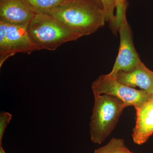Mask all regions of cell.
I'll use <instances>...</instances> for the list:
<instances>
[{
  "mask_svg": "<svg viewBox=\"0 0 153 153\" xmlns=\"http://www.w3.org/2000/svg\"><path fill=\"white\" fill-rule=\"evenodd\" d=\"M28 26L11 25L0 21V67L16 53L30 54L39 50L29 37Z\"/></svg>",
  "mask_w": 153,
  "mask_h": 153,
  "instance_id": "4",
  "label": "cell"
},
{
  "mask_svg": "<svg viewBox=\"0 0 153 153\" xmlns=\"http://www.w3.org/2000/svg\"><path fill=\"white\" fill-rule=\"evenodd\" d=\"M94 153H133L126 146L122 139L113 138L103 146L95 150Z\"/></svg>",
  "mask_w": 153,
  "mask_h": 153,
  "instance_id": "10",
  "label": "cell"
},
{
  "mask_svg": "<svg viewBox=\"0 0 153 153\" xmlns=\"http://www.w3.org/2000/svg\"><path fill=\"white\" fill-rule=\"evenodd\" d=\"M152 98L153 99V94L152 95Z\"/></svg>",
  "mask_w": 153,
  "mask_h": 153,
  "instance_id": "17",
  "label": "cell"
},
{
  "mask_svg": "<svg viewBox=\"0 0 153 153\" xmlns=\"http://www.w3.org/2000/svg\"><path fill=\"white\" fill-rule=\"evenodd\" d=\"M27 31L30 39L39 50L55 51L64 43L81 37L45 13H36L28 25Z\"/></svg>",
  "mask_w": 153,
  "mask_h": 153,
  "instance_id": "2",
  "label": "cell"
},
{
  "mask_svg": "<svg viewBox=\"0 0 153 153\" xmlns=\"http://www.w3.org/2000/svg\"><path fill=\"white\" fill-rule=\"evenodd\" d=\"M136 121L132 137L134 143L141 145L153 134V99L135 109Z\"/></svg>",
  "mask_w": 153,
  "mask_h": 153,
  "instance_id": "9",
  "label": "cell"
},
{
  "mask_svg": "<svg viewBox=\"0 0 153 153\" xmlns=\"http://www.w3.org/2000/svg\"><path fill=\"white\" fill-rule=\"evenodd\" d=\"M94 97L90 123L91 139L94 143L100 144L112 132L123 110L128 106L113 96L102 94Z\"/></svg>",
  "mask_w": 153,
  "mask_h": 153,
  "instance_id": "3",
  "label": "cell"
},
{
  "mask_svg": "<svg viewBox=\"0 0 153 153\" xmlns=\"http://www.w3.org/2000/svg\"><path fill=\"white\" fill-rule=\"evenodd\" d=\"M36 14L25 0H0V21L7 24L28 25Z\"/></svg>",
  "mask_w": 153,
  "mask_h": 153,
  "instance_id": "7",
  "label": "cell"
},
{
  "mask_svg": "<svg viewBox=\"0 0 153 153\" xmlns=\"http://www.w3.org/2000/svg\"><path fill=\"white\" fill-rule=\"evenodd\" d=\"M116 3V28L118 31L122 17L126 15L128 3L126 0H115Z\"/></svg>",
  "mask_w": 153,
  "mask_h": 153,
  "instance_id": "13",
  "label": "cell"
},
{
  "mask_svg": "<svg viewBox=\"0 0 153 153\" xmlns=\"http://www.w3.org/2000/svg\"><path fill=\"white\" fill-rule=\"evenodd\" d=\"M115 78L123 85L132 88L138 86L151 96L153 94V71L142 62L131 71H119Z\"/></svg>",
  "mask_w": 153,
  "mask_h": 153,
  "instance_id": "8",
  "label": "cell"
},
{
  "mask_svg": "<svg viewBox=\"0 0 153 153\" xmlns=\"http://www.w3.org/2000/svg\"><path fill=\"white\" fill-rule=\"evenodd\" d=\"M0 153H6L4 150L2 145H0Z\"/></svg>",
  "mask_w": 153,
  "mask_h": 153,
  "instance_id": "15",
  "label": "cell"
},
{
  "mask_svg": "<svg viewBox=\"0 0 153 153\" xmlns=\"http://www.w3.org/2000/svg\"><path fill=\"white\" fill-rule=\"evenodd\" d=\"M45 13L81 37L95 33L106 22L103 10L94 0H66Z\"/></svg>",
  "mask_w": 153,
  "mask_h": 153,
  "instance_id": "1",
  "label": "cell"
},
{
  "mask_svg": "<svg viewBox=\"0 0 153 153\" xmlns=\"http://www.w3.org/2000/svg\"><path fill=\"white\" fill-rule=\"evenodd\" d=\"M102 8L104 12L106 22L109 23L111 29L114 34L118 32L116 28V19L114 11L116 10L115 0H100Z\"/></svg>",
  "mask_w": 153,
  "mask_h": 153,
  "instance_id": "11",
  "label": "cell"
},
{
  "mask_svg": "<svg viewBox=\"0 0 153 153\" xmlns=\"http://www.w3.org/2000/svg\"><path fill=\"white\" fill-rule=\"evenodd\" d=\"M12 117V115L9 113L2 111L0 114V145H2V140L5 130Z\"/></svg>",
  "mask_w": 153,
  "mask_h": 153,
  "instance_id": "14",
  "label": "cell"
},
{
  "mask_svg": "<svg viewBox=\"0 0 153 153\" xmlns=\"http://www.w3.org/2000/svg\"><path fill=\"white\" fill-rule=\"evenodd\" d=\"M94 95L102 94L113 96L135 109L141 106L152 96L143 90H137L121 84L108 74L102 75L93 82L91 86Z\"/></svg>",
  "mask_w": 153,
  "mask_h": 153,
  "instance_id": "5",
  "label": "cell"
},
{
  "mask_svg": "<svg viewBox=\"0 0 153 153\" xmlns=\"http://www.w3.org/2000/svg\"><path fill=\"white\" fill-rule=\"evenodd\" d=\"M36 13H46L66 0H25Z\"/></svg>",
  "mask_w": 153,
  "mask_h": 153,
  "instance_id": "12",
  "label": "cell"
},
{
  "mask_svg": "<svg viewBox=\"0 0 153 153\" xmlns=\"http://www.w3.org/2000/svg\"><path fill=\"white\" fill-rule=\"evenodd\" d=\"M94 1L95 2L102 8L101 5H100V0H94Z\"/></svg>",
  "mask_w": 153,
  "mask_h": 153,
  "instance_id": "16",
  "label": "cell"
},
{
  "mask_svg": "<svg viewBox=\"0 0 153 153\" xmlns=\"http://www.w3.org/2000/svg\"><path fill=\"white\" fill-rule=\"evenodd\" d=\"M118 32L120 36L118 54L112 70L108 74L113 78H115L119 71H131L142 62L134 46L131 31L126 15L122 18Z\"/></svg>",
  "mask_w": 153,
  "mask_h": 153,
  "instance_id": "6",
  "label": "cell"
}]
</instances>
